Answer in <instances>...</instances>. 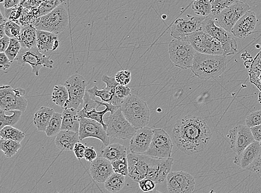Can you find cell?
<instances>
[{
    "label": "cell",
    "instance_id": "cell-36",
    "mask_svg": "<svg viewBox=\"0 0 261 193\" xmlns=\"http://www.w3.org/2000/svg\"><path fill=\"white\" fill-rule=\"evenodd\" d=\"M192 8L199 16L208 17L212 14V5L210 0H193Z\"/></svg>",
    "mask_w": 261,
    "mask_h": 193
},
{
    "label": "cell",
    "instance_id": "cell-11",
    "mask_svg": "<svg viewBox=\"0 0 261 193\" xmlns=\"http://www.w3.org/2000/svg\"><path fill=\"white\" fill-rule=\"evenodd\" d=\"M250 9L248 4L240 1L223 10L221 13L216 15L212 14V16L218 26L231 33L237 22Z\"/></svg>",
    "mask_w": 261,
    "mask_h": 193
},
{
    "label": "cell",
    "instance_id": "cell-17",
    "mask_svg": "<svg viewBox=\"0 0 261 193\" xmlns=\"http://www.w3.org/2000/svg\"><path fill=\"white\" fill-rule=\"evenodd\" d=\"M80 122L79 134L81 141L88 137H93L100 141L105 146L110 144L107 130L101 124L93 119L84 117L80 118Z\"/></svg>",
    "mask_w": 261,
    "mask_h": 193
},
{
    "label": "cell",
    "instance_id": "cell-8",
    "mask_svg": "<svg viewBox=\"0 0 261 193\" xmlns=\"http://www.w3.org/2000/svg\"><path fill=\"white\" fill-rule=\"evenodd\" d=\"M68 23L67 10L61 5L50 13L41 16L35 27L38 30H43L58 35L64 31Z\"/></svg>",
    "mask_w": 261,
    "mask_h": 193
},
{
    "label": "cell",
    "instance_id": "cell-29",
    "mask_svg": "<svg viewBox=\"0 0 261 193\" xmlns=\"http://www.w3.org/2000/svg\"><path fill=\"white\" fill-rule=\"evenodd\" d=\"M101 155L103 158L112 162L123 156H127V149L124 145L119 143L109 144L101 151Z\"/></svg>",
    "mask_w": 261,
    "mask_h": 193
},
{
    "label": "cell",
    "instance_id": "cell-13",
    "mask_svg": "<svg viewBox=\"0 0 261 193\" xmlns=\"http://www.w3.org/2000/svg\"><path fill=\"white\" fill-rule=\"evenodd\" d=\"M234 163L244 170L257 173L261 166V147L259 142L254 141L241 153L237 154Z\"/></svg>",
    "mask_w": 261,
    "mask_h": 193
},
{
    "label": "cell",
    "instance_id": "cell-39",
    "mask_svg": "<svg viewBox=\"0 0 261 193\" xmlns=\"http://www.w3.org/2000/svg\"><path fill=\"white\" fill-rule=\"evenodd\" d=\"M21 47L22 46L18 38H11L9 46L5 52L7 54L12 63L15 61V59L18 53H19Z\"/></svg>",
    "mask_w": 261,
    "mask_h": 193
},
{
    "label": "cell",
    "instance_id": "cell-54",
    "mask_svg": "<svg viewBox=\"0 0 261 193\" xmlns=\"http://www.w3.org/2000/svg\"><path fill=\"white\" fill-rule=\"evenodd\" d=\"M254 140L257 142L261 141V124L253 126L250 128Z\"/></svg>",
    "mask_w": 261,
    "mask_h": 193
},
{
    "label": "cell",
    "instance_id": "cell-43",
    "mask_svg": "<svg viewBox=\"0 0 261 193\" xmlns=\"http://www.w3.org/2000/svg\"><path fill=\"white\" fill-rule=\"evenodd\" d=\"M23 9L24 8L20 3L15 8L8 9H5V15L9 20L19 24Z\"/></svg>",
    "mask_w": 261,
    "mask_h": 193
},
{
    "label": "cell",
    "instance_id": "cell-20",
    "mask_svg": "<svg viewBox=\"0 0 261 193\" xmlns=\"http://www.w3.org/2000/svg\"><path fill=\"white\" fill-rule=\"evenodd\" d=\"M153 136V130L148 126L138 129L130 139V152L145 154L149 148Z\"/></svg>",
    "mask_w": 261,
    "mask_h": 193
},
{
    "label": "cell",
    "instance_id": "cell-23",
    "mask_svg": "<svg viewBox=\"0 0 261 193\" xmlns=\"http://www.w3.org/2000/svg\"><path fill=\"white\" fill-rule=\"evenodd\" d=\"M114 172L112 162L105 158H97L91 162L90 173L96 182L105 183Z\"/></svg>",
    "mask_w": 261,
    "mask_h": 193
},
{
    "label": "cell",
    "instance_id": "cell-18",
    "mask_svg": "<svg viewBox=\"0 0 261 193\" xmlns=\"http://www.w3.org/2000/svg\"><path fill=\"white\" fill-rule=\"evenodd\" d=\"M228 137L230 148L236 154L241 153L255 141L251 128L246 125H236L229 130Z\"/></svg>",
    "mask_w": 261,
    "mask_h": 193
},
{
    "label": "cell",
    "instance_id": "cell-46",
    "mask_svg": "<svg viewBox=\"0 0 261 193\" xmlns=\"http://www.w3.org/2000/svg\"><path fill=\"white\" fill-rule=\"evenodd\" d=\"M115 78L119 84L126 86L132 80L131 72L127 70L119 71L115 74Z\"/></svg>",
    "mask_w": 261,
    "mask_h": 193
},
{
    "label": "cell",
    "instance_id": "cell-16",
    "mask_svg": "<svg viewBox=\"0 0 261 193\" xmlns=\"http://www.w3.org/2000/svg\"><path fill=\"white\" fill-rule=\"evenodd\" d=\"M153 157L145 155L130 153L127 155L128 161V176L139 183L147 178L148 170Z\"/></svg>",
    "mask_w": 261,
    "mask_h": 193
},
{
    "label": "cell",
    "instance_id": "cell-40",
    "mask_svg": "<svg viewBox=\"0 0 261 193\" xmlns=\"http://www.w3.org/2000/svg\"><path fill=\"white\" fill-rule=\"evenodd\" d=\"M113 170L115 173L128 176L129 167L127 156H123L117 160L112 161Z\"/></svg>",
    "mask_w": 261,
    "mask_h": 193
},
{
    "label": "cell",
    "instance_id": "cell-49",
    "mask_svg": "<svg viewBox=\"0 0 261 193\" xmlns=\"http://www.w3.org/2000/svg\"><path fill=\"white\" fill-rule=\"evenodd\" d=\"M87 147L84 144L77 142L74 146L73 152L77 160L81 161L84 158L85 152Z\"/></svg>",
    "mask_w": 261,
    "mask_h": 193
},
{
    "label": "cell",
    "instance_id": "cell-27",
    "mask_svg": "<svg viewBox=\"0 0 261 193\" xmlns=\"http://www.w3.org/2000/svg\"><path fill=\"white\" fill-rule=\"evenodd\" d=\"M62 130H71L77 132L80 131V118L77 110L68 108L63 109Z\"/></svg>",
    "mask_w": 261,
    "mask_h": 193
},
{
    "label": "cell",
    "instance_id": "cell-24",
    "mask_svg": "<svg viewBox=\"0 0 261 193\" xmlns=\"http://www.w3.org/2000/svg\"><path fill=\"white\" fill-rule=\"evenodd\" d=\"M80 141L79 132L62 130L57 135L55 143L59 150L62 152H66V151H73L75 145Z\"/></svg>",
    "mask_w": 261,
    "mask_h": 193
},
{
    "label": "cell",
    "instance_id": "cell-25",
    "mask_svg": "<svg viewBox=\"0 0 261 193\" xmlns=\"http://www.w3.org/2000/svg\"><path fill=\"white\" fill-rule=\"evenodd\" d=\"M60 46L58 35L37 30V47L40 51H54Z\"/></svg>",
    "mask_w": 261,
    "mask_h": 193
},
{
    "label": "cell",
    "instance_id": "cell-15",
    "mask_svg": "<svg viewBox=\"0 0 261 193\" xmlns=\"http://www.w3.org/2000/svg\"><path fill=\"white\" fill-rule=\"evenodd\" d=\"M206 17L187 15L176 20L170 28L171 35L174 39H181L185 36L202 30V22Z\"/></svg>",
    "mask_w": 261,
    "mask_h": 193
},
{
    "label": "cell",
    "instance_id": "cell-50",
    "mask_svg": "<svg viewBox=\"0 0 261 193\" xmlns=\"http://www.w3.org/2000/svg\"><path fill=\"white\" fill-rule=\"evenodd\" d=\"M97 153L94 147H87L85 152L84 159L89 162H92L97 158Z\"/></svg>",
    "mask_w": 261,
    "mask_h": 193
},
{
    "label": "cell",
    "instance_id": "cell-2",
    "mask_svg": "<svg viewBox=\"0 0 261 193\" xmlns=\"http://www.w3.org/2000/svg\"><path fill=\"white\" fill-rule=\"evenodd\" d=\"M227 69L225 56L209 55L196 52L192 68L193 74L202 80L220 77Z\"/></svg>",
    "mask_w": 261,
    "mask_h": 193
},
{
    "label": "cell",
    "instance_id": "cell-3",
    "mask_svg": "<svg viewBox=\"0 0 261 193\" xmlns=\"http://www.w3.org/2000/svg\"><path fill=\"white\" fill-rule=\"evenodd\" d=\"M120 108L124 117L137 130L147 126L150 120V111L146 102L130 95L124 100Z\"/></svg>",
    "mask_w": 261,
    "mask_h": 193
},
{
    "label": "cell",
    "instance_id": "cell-7",
    "mask_svg": "<svg viewBox=\"0 0 261 193\" xmlns=\"http://www.w3.org/2000/svg\"><path fill=\"white\" fill-rule=\"evenodd\" d=\"M181 40L189 43L198 52L224 56L223 48L220 42L202 30L187 35Z\"/></svg>",
    "mask_w": 261,
    "mask_h": 193
},
{
    "label": "cell",
    "instance_id": "cell-38",
    "mask_svg": "<svg viewBox=\"0 0 261 193\" xmlns=\"http://www.w3.org/2000/svg\"><path fill=\"white\" fill-rule=\"evenodd\" d=\"M130 95L131 89L128 87L118 84L115 88V95L111 104L120 107L124 100Z\"/></svg>",
    "mask_w": 261,
    "mask_h": 193
},
{
    "label": "cell",
    "instance_id": "cell-52",
    "mask_svg": "<svg viewBox=\"0 0 261 193\" xmlns=\"http://www.w3.org/2000/svg\"><path fill=\"white\" fill-rule=\"evenodd\" d=\"M44 0H21V4L24 8H39Z\"/></svg>",
    "mask_w": 261,
    "mask_h": 193
},
{
    "label": "cell",
    "instance_id": "cell-44",
    "mask_svg": "<svg viewBox=\"0 0 261 193\" xmlns=\"http://www.w3.org/2000/svg\"><path fill=\"white\" fill-rule=\"evenodd\" d=\"M59 5V3L55 0H44L38 8L40 16H44L56 9Z\"/></svg>",
    "mask_w": 261,
    "mask_h": 193
},
{
    "label": "cell",
    "instance_id": "cell-57",
    "mask_svg": "<svg viewBox=\"0 0 261 193\" xmlns=\"http://www.w3.org/2000/svg\"><path fill=\"white\" fill-rule=\"evenodd\" d=\"M7 35L5 32L4 25L0 26V38H3L4 36Z\"/></svg>",
    "mask_w": 261,
    "mask_h": 193
},
{
    "label": "cell",
    "instance_id": "cell-33",
    "mask_svg": "<svg viewBox=\"0 0 261 193\" xmlns=\"http://www.w3.org/2000/svg\"><path fill=\"white\" fill-rule=\"evenodd\" d=\"M23 112L20 111H11V115L7 111L0 110V129L6 126H14L21 119Z\"/></svg>",
    "mask_w": 261,
    "mask_h": 193
},
{
    "label": "cell",
    "instance_id": "cell-21",
    "mask_svg": "<svg viewBox=\"0 0 261 193\" xmlns=\"http://www.w3.org/2000/svg\"><path fill=\"white\" fill-rule=\"evenodd\" d=\"M257 22L256 14L253 11H248L237 22L231 33L236 38H246L254 31Z\"/></svg>",
    "mask_w": 261,
    "mask_h": 193
},
{
    "label": "cell",
    "instance_id": "cell-58",
    "mask_svg": "<svg viewBox=\"0 0 261 193\" xmlns=\"http://www.w3.org/2000/svg\"><path fill=\"white\" fill-rule=\"evenodd\" d=\"M55 1H56L60 5H63V4L66 2V0H55Z\"/></svg>",
    "mask_w": 261,
    "mask_h": 193
},
{
    "label": "cell",
    "instance_id": "cell-56",
    "mask_svg": "<svg viewBox=\"0 0 261 193\" xmlns=\"http://www.w3.org/2000/svg\"><path fill=\"white\" fill-rule=\"evenodd\" d=\"M9 20L7 17L3 15L2 11H0V25H4Z\"/></svg>",
    "mask_w": 261,
    "mask_h": 193
},
{
    "label": "cell",
    "instance_id": "cell-4",
    "mask_svg": "<svg viewBox=\"0 0 261 193\" xmlns=\"http://www.w3.org/2000/svg\"><path fill=\"white\" fill-rule=\"evenodd\" d=\"M202 31L220 42L223 48L224 56H232L238 51V45L234 36L232 33L218 26L212 14L203 20Z\"/></svg>",
    "mask_w": 261,
    "mask_h": 193
},
{
    "label": "cell",
    "instance_id": "cell-37",
    "mask_svg": "<svg viewBox=\"0 0 261 193\" xmlns=\"http://www.w3.org/2000/svg\"><path fill=\"white\" fill-rule=\"evenodd\" d=\"M21 147V143L13 140L0 141V149L8 158L13 157Z\"/></svg>",
    "mask_w": 261,
    "mask_h": 193
},
{
    "label": "cell",
    "instance_id": "cell-34",
    "mask_svg": "<svg viewBox=\"0 0 261 193\" xmlns=\"http://www.w3.org/2000/svg\"><path fill=\"white\" fill-rule=\"evenodd\" d=\"M25 136L23 132L13 126H6L0 130V137L2 140H13L21 143Z\"/></svg>",
    "mask_w": 261,
    "mask_h": 193
},
{
    "label": "cell",
    "instance_id": "cell-53",
    "mask_svg": "<svg viewBox=\"0 0 261 193\" xmlns=\"http://www.w3.org/2000/svg\"><path fill=\"white\" fill-rule=\"evenodd\" d=\"M10 39L9 36L5 35L0 40V52H5L8 49L10 43Z\"/></svg>",
    "mask_w": 261,
    "mask_h": 193
},
{
    "label": "cell",
    "instance_id": "cell-30",
    "mask_svg": "<svg viewBox=\"0 0 261 193\" xmlns=\"http://www.w3.org/2000/svg\"><path fill=\"white\" fill-rule=\"evenodd\" d=\"M172 172L174 177L178 181L183 193H191L194 191L196 182L191 174L182 171Z\"/></svg>",
    "mask_w": 261,
    "mask_h": 193
},
{
    "label": "cell",
    "instance_id": "cell-32",
    "mask_svg": "<svg viewBox=\"0 0 261 193\" xmlns=\"http://www.w3.org/2000/svg\"><path fill=\"white\" fill-rule=\"evenodd\" d=\"M69 99L68 90L65 86H55L51 96V99L55 104L64 109Z\"/></svg>",
    "mask_w": 261,
    "mask_h": 193
},
{
    "label": "cell",
    "instance_id": "cell-19",
    "mask_svg": "<svg viewBox=\"0 0 261 193\" xmlns=\"http://www.w3.org/2000/svg\"><path fill=\"white\" fill-rule=\"evenodd\" d=\"M173 159H158L153 158L150 166L147 178L152 180L156 184L162 183L166 180L172 171Z\"/></svg>",
    "mask_w": 261,
    "mask_h": 193
},
{
    "label": "cell",
    "instance_id": "cell-35",
    "mask_svg": "<svg viewBox=\"0 0 261 193\" xmlns=\"http://www.w3.org/2000/svg\"><path fill=\"white\" fill-rule=\"evenodd\" d=\"M62 114L55 112L45 131L46 135L49 137L57 135L62 130Z\"/></svg>",
    "mask_w": 261,
    "mask_h": 193
},
{
    "label": "cell",
    "instance_id": "cell-6",
    "mask_svg": "<svg viewBox=\"0 0 261 193\" xmlns=\"http://www.w3.org/2000/svg\"><path fill=\"white\" fill-rule=\"evenodd\" d=\"M105 121L108 135L118 140H130L137 130L127 121L120 107L114 113L105 118Z\"/></svg>",
    "mask_w": 261,
    "mask_h": 193
},
{
    "label": "cell",
    "instance_id": "cell-9",
    "mask_svg": "<svg viewBox=\"0 0 261 193\" xmlns=\"http://www.w3.org/2000/svg\"><path fill=\"white\" fill-rule=\"evenodd\" d=\"M25 90L13 88L10 86L0 87V108L4 111H20L25 112L28 102L25 98Z\"/></svg>",
    "mask_w": 261,
    "mask_h": 193
},
{
    "label": "cell",
    "instance_id": "cell-62",
    "mask_svg": "<svg viewBox=\"0 0 261 193\" xmlns=\"http://www.w3.org/2000/svg\"><path fill=\"white\" fill-rule=\"evenodd\" d=\"M210 1L212 2V1H214V0H210Z\"/></svg>",
    "mask_w": 261,
    "mask_h": 193
},
{
    "label": "cell",
    "instance_id": "cell-31",
    "mask_svg": "<svg viewBox=\"0 0 261 193\" xmlns=\"http://www.w3.org/2000/svg\"><path fill=\"white\" fill-rule=\"evenodd\" d=\"M125 176L114 172L105 182V188L109 192H117L123 188Z\"/></svg>",
    "mask_w": 261,
    "mask_h": 193
},
{
    "label": "cell",
    "instance_id": "cell-51",
    "mask_svg": "<svg viewBox=\"0 0 261 193\" xmlns=\"http://www.w3.org/2000/svg\"><path fill=\"white\" fill-rule=\"evenodd\" d=\"M12 63L5 52L0 53V68L3 70H7L10 68Z\"/></svg>",
    "mask_w": 261,
    "mask_h": 193
},
{
    "label": "cell",
    "instance_id": "cell-55",
    "mask_svg": "<svg viewBox=\"0 0 261 193\" xmlns=\"http://www.w3.org/2000/svg\"><path fill=\"white\" fill-rule=\"evenodd\" d=\"M21 0H5L4 4L5 9L13 8L19 5Z\"/></svg>",
    "mask_w": 261,
    "mask_h": 193
},
{
    "label": "cell",
    "instance_id": "cell-60",
    "mask_svg": "<svg viewBox=\"0 0 261 193\" xmlns=\"http://www.w3.org/2000/svg\"><path fill=\"white\" fill-rule=\"evenodd\" d=\"M5 2V0H0V3H4Z\"/></svg>",
    "mask_w": 261,
    "mask_h": 193
},
{
    "label": "cell",
    "instance_id": "cell-12",
    "mask_svg": "<svg viewBox=\"0 0 261 193\" xmlns=\"http://www.w3.org/2000/svg\"><path fill=\"white\" fill-rule=\"evenodd\" d=\"M173 144L171 137L163 129L153 130V136L145 155L158 159L171 158Z\"/></svg>",
    "mask_w": 261,
    "mask_h": 193
},
{
    "label": "cell",
    "instance_id": "cell-14",
    "mask_svg": "<svg viewBox=\"0 0 261 193\" xmlns=\"http://www.w3.org/2000/svg\"><path fill=\"white\" fill-rule=\"evenodd\" d=\"M65 86L67 88L69 95L65 108H71L78 111L79 107L83 104L86 93V80L81 75L74 74L66 80Z\"/></svg>",
    "mask_w": 261,
    "mask_h": 193
},
{
    "label": "cell",
    "instance_id": "cell-45",
    "mask_svg": "<svg viewBox=\"0 0 261 193\" xmlns=\"http://www.w3.org/2000/svg\"><path fill=\"white\" fill-rule=\"evenodd\" d=\"M168 192L170 193H183L177 179L172 172L168 175L166 179Z\"/></svg>",
    "mask_w": 261,
    "mask_h": 193
},
{
    "label": "cell",
    "instance_id": "cell-42",
    "mask_svg": "<svg viewBox=\"0 0 261 193\" xmlns=\"http://www.w3.org/2000/svg\"><path fill=\"white\" fill-rule=\"evenodd\" d=\"M4 29L6 35L10 38H18L21 33L22 26L15 22L9 20L4 24Z\"/></svg>",
    "mask_w": 261,
    "mask_h": 193
},
{
    "label": "cell",
    "instance_id": "cell-10",
    "mask_svg": "<svg viewBox=\"0 0 261 193\" xmlns=\"http://www.w3.org/2000/svg\"><path fill=\"white\" fill-rule=\"evenodd\" d=\"M18 64L24 66L29 64L32 66L33 72L36 76H39L42 67L52 69L54 62L49 57L41 53L38 47L32 49H21L15 59Z\"/></svg>",
    "mask_w": 261,
    "mask_h": 193
},
{
    "label": "cell",
    "instance_id": "cell-1",
    "mask_svg": "<svg viewBox=\"0 0 261 193\" xmlns=\"http://www.w3.org/2000/svg\"><path fill=\"white\" fill-rule=\"evenodd\" d=\"M172 137L182 152L192 155L203 152L211 140L212 132L204 119L187 115L175 123Z\"/></svg>",
    "mask_w": 261,
    "mask_h": 193
},
{
    "label": "cell",
    "instance_id": "cell-5",
    "mask_svg": "<svg viewBox=\"0 0 261 193\" xmlns=\"http://www.w3.org/2000/svg\"><path fill=\"white\" fill-rule=\"evenodd\" d=\"M196 51L187 41L174 39L168 46L170 59L173 65L181 69H191Z\"/></svg>",
    "mask_w": 261,
    "mask_h": 193
},
{
    "label": "cell",
    "instance_id": "cell-59",
    "mask_svg": "<svg viewBox=\"0 0 261 193\" xmlns=\"http://www.w3.org/2000/svg\"><path fill=\"white\" fill-rule=\"evenodd\" d=\"M258 176H259L261 178V169H260V171L259 172V173L258 174Z\"/></svg>",
    "mask_w": 261,
    "mask_h": 193
},
{
    "label": "cell",
    "instance_id": "cell-48",
    "mask_svg": "<svg viewBox=\"0 0 261 193\" xmlns=\"http://www.w3.org/2000/svg\"><path fill=\"white\" fill-rule=\"evenodd\" d=\"M156 183L153 180L148 178H145L139 182V186L144 192L152 191L155 187Z\"/></svg>",
    "mask_w": 261,
    "mask_h": 193
},
{
    "label": "cell",
    "instance_id": "cell-41",
    "mask_svg": "<svg viewBox=\"0 0 261 193\" xmlns=\"http://www.w3.org/2000/svg\"><path fill=\"white\" fill-rule=\"evenodd\" d=\"M240 0H214L211 2L212 5V15H216L223 10L228 8Z\"/></svg>",
    "mask_w": 261,
    "mask_h": 193
},
{
    "label": "cell",
    "instance_id": "cell-47",
    "mask_svg": "<svg viewBox=\"0 0 261 193\" xmlns=\"http://www.w3.org/2000/svg\"><path fill=\"white\" fill-rule=\"evenodd\" d=\"M245 122L246 125L250 128L261 124V109L249 114Z\"/></svg>",
    "mask_w": 261,
    "mask_h": 193
},
{
    "label": "cell",
    "instance_id": "cell-61",
    "mask_svg": "<svg viewBox=\"0 0 261 193\" xmlns=\"http://www.w3.org/2000/svg\"><path fill=\"white\" fill-rule=\"evenodd\" d=\"M259 144H260V147H261V141L259 142Z\"/></svg>",
    "mask_w": 261,
    "mask_h": 193
},
{
    "label": "cell",
    "instance_id": "cell-28",
    "mask_svg": "<svg viewBox=\"0 0 261 193\" xmlns=\"http://www.w3.org/2000/svg\"><path fill=\"white\" fill-rule=\"evenodd\" d=\"M54 113L53 108L46 106L40 107V109L35 113L34 123L38 131H45Z\"/></svg>",
    "mask_w": 261,
    "mask_h": 193
},
{
    "label": "cell",
    "instance_id": "cell-26",
    "mask_svg": "<svg viewBox=\"0 0 261 193\" xmlns=\"http://www.w3.org/2000/svg\"><path fill=\"white\" fill-rule=\"evenodd\" d=\"M22 47L32 49L37 47V29L32 25L22 27L21 33L18 38Z\"/></svg>",
    "mask_w": 261,
    "mask_h": 193
},
{
    "label": "cell",
    "instance_id": "cell-22",
    "mask_svg": "<svg viewBox=\"0 0 261 193\" xmlns=\"http://www.w3.org/2000/svg\"><path fill=\"white\" fill-rule=\"evenodd\" d=\"M101 80L106 84V88L99 89L98 87L94 86L88 90L87 92L91 98L94 99L96 98H99L101 101L111 104L115 95V88L119 84L115 80V77L107 75L102 76Z\"/></svg>",
    "mask_w": 261,
    "mask_h": 193
}]
</instances>
